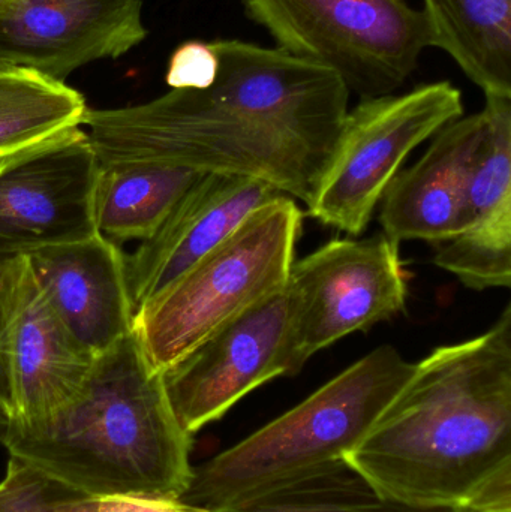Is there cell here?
<instances>
[{"instance_id":"5bb4252c","label":"cell","mask_w":511,"mask_h":512,"mask_svg":"<svg viewBox=\"0 0 511 512\" xmlns=\"http://www.w3.org/2000/svg\"><path fill=\"white\" fill-rule=\"evenodd\" d=\"M63 324L95 357L134 331L126 255L101 233L26 255Z\"/></svg>"},{"instance_id":"9a60e30c","label":"cell","mask_w":511,"mask_h":512,"mask_svg":"<svg viewBox=\"0 0 511 512\" xmlns=\"http://www.w3.org/2000/svg\"><path fill=\"white\" fill-rule=\"evenodd\" d=\"M485 126L482 111L459 117L434 135L416 164L396 174L378 204L389 239L435 246L468 230V180Z\"/></svg>"},{"instance_id":"ffe728a7","label":"cell","mask_w":511,"mask_h":512,"mask_svg":"<svg viewBox=\"0 0 511 512\" xmlns=\"http://www.w3.org/2000/svg\"><path fill=\"white\" fill-rule=\"evenodd\" d=\"M485 96V135L468 180V228L510 227L511 98Z\"/></svg>"},{"instance_id":"603a6c76","label":"cell","mask_w":511,"mask_h":512,"mask_svg":"<svg viewBox=\"0 0 511 512\" xmlns=\"http://www.w3.org/2000/svg\"><path fill=\"white\" fill-rule=\"evenodd\" d=\"M218 69L212 42H185L171 56L167 83L171 89H206L216 80Z\"/></svg>"},{"instance_id":"6da1fadb","label":"cell","mask_w":511,"mask_h":512,"mask_svg":"<svg viewBox=\"0 0 511 512\" xmlns=\"http://www.w3.org/2000/svg\"><path fill=\"white\" fill-rule=\"evenodd\" d=\"M212 47L219 69L206 89L87 108L83 128L99 161L249 177L308 206L348 113L344 81L278 48L240 39Z\"/></svg>"},{"instance_id":"8fae6325","label":"cell","mask_w":511,"mask_h":512,"mask_svg":"<svg viewBox=\"0 0 511 512\" xmlns=\"http://www.w3.org/2000/svg\"><path fill=\"white\" fill-rule=\"evenodd\" d=\"M2 357L11 420L36 423L68 406L89 381L96 357L63 324L26 255L8 261L2 301Z\"/></svg>"},{"instance_id":"4fadbf2b","label":"cell","mask_w":511,"mask_h":512,"mask_svg":"<svg viewBox=\"0 0 511 512\" xmlns=\"http://www.w3.org/2000/svg\"><path fill=\"white\" fill-rule=\"evenodd\" d=\"M282 195L249 177L201 174L156 233L126 256L135 312L230 237L255 210Z\"/></svg>"},{"instance_id":"2e32d148","label":"cell","mask_w":511,"mask_h":512,"mask_svg":"<svg viewBox=\"0 0 511 512\" xmlns=\"http://www.w3.org/2000/svg\"><path fill=\"white\" fill-rule=\"evenodd\" d=\"M429 47L446 51L485 95L511 98V0H423Z\"/></svg>"},{"instance_id":"d4e9b609","label":"cell","mask_w":511,"mask_h":512,"mask_svg":"<svg viewBox=\"0 0 511 512\" xmlns=\"http://www.w3.org/2000/svg\"><path fill=\"white\" fill-rule=\"evenodd\" d=\"M15 258V256H14ZM11 258L0 255V403L11 412V393H9L8 378H6L5 364L2 357V301L3 288H5L6 265Z\"/></svg>"},{"instance_id":"7a4b0ae2","label":"cell","mask_w":511,"mask_h":512,"mask_svg":"<svg viewBox=\"0 0 511 512\" xmlns=\"http://www.w3.org/2000/svg\"><path fill=\"white\" fill-rule=\"evenodd\" d=\"M344 462L413 507L511 512V306L482 336L438 346Z\"/></svg>"},{"instance_id":"44dd1931","label":"cell","mask_w":511,"mask_h":512,"mask_svg":"<svg viewBox=\"0 0 511 512\" xmlns=\"http://www.w3.org/2000/svg\"><path fill=\"white\" fill-rule=\"evenodd\" d=\"M434 264L474 291L510 288L511 228H468L435 245Z\"/></svg>"},{"instance_id":"7c38bea8","label":"cell","mask_w":511,"mask_h":512,"mask_svg":"<svg viewBox=\"0 0 511 512\" xmlns=\"http://www.w3.org/2000/svg\"><path fill=\"white\" fill-rule=\"evenodd\" d=\"M146 38L143 0H17L0 15V62L65 83Z\"/></svg>"},{"instance_id":"4316f807","label":"cell","mask_w":511,"mask_h":512,"mask_svg":"<svg viewBox=\"0 0 511 512\" xmlns=\"http://www.w3.org/2000/svg\"><path fill=\"white\" fill-rule=\"evenodd\" d=\"M15 3H17V0H0V15L6 14Z\"/></svg>"},{"instance_id":"ac0fdd59","label":"cell","mask_w":511,"mask_h":512,"mask_svg":"<svg viewBox=\"0 0 511 512\" xmlns=\"http://www.w3.org/2000/svg\"><path fill=\"white\" fill-rule=\"evenodd\" d=\"M87 108L68 84L0 62V158L83 126Z\"/></svg>"},{"instance_id":"52a82bcc","label":"cell","mask_w":511,"mask_h":512,"mask_svg":"<svg viewBox=\"0 0 511 512\" xmlns=\"http://www.w3.org/2000/svg\"><path fill=\"white\" fill-rule=\"evenodd\" d=\"M462 116L461 90L449 81L362 99L345 116L332 158L306 206L309 216L360 236L410 153Z\"/></svg>"},{"instance_id":"484cf974","label":"cell","mask_w":511,"mask_h":512,"mask_svg":"<svg viewBox=\"0 0 511 512\" xmlns=\"http://www.w3.org/2000/svg\"><path fill=\"white\" fill-rule=\"evenodd\" d=\"M9 424H11V412L8 411L5 405L0 403V444H2L6 433H8Z\"/></svg>"},{"instance_id":"cb8c5ba5","label":"cell","mask_w":511,"mask_h":512,"mask_svg":"<svg viewBox=\"0 0 511 512\" xmlns=\"http://www.w3.org/2000/svg\"><path fill=\"white\" fill-rule=\"evenodd\" d=\"M83 512H209L191 507L179 499L150 496H89Z\"/></svg>"},{"instance_id":"30bf717a","label":"cell","mask_w":511,"mask_h":512,"mask_svg":"<svg viewBox=\"0 0 511 512\" xmlns=\"http://www.w3.org/2000/svg\"><path fill=\"white\" fill-rule=\"evenodd\" d=\"M291 327L293 297L285 285L165 369V393L183 429L194 436L261 385L294 376Z\"/></svg>"},{"instance_id":"8992f818","label":"cell","mask_w":511,"mask_h":512,"mask_svg":"<svg viewBox=\"0 0 511 512\" xmlns=\"http://www.w3.org/2000/svg\"><path fill=\"white\" fill-rule=\"evenodd\" d=\"M276 48L335 72L362 99L393 95L429 47L425 15L407 0H242Z\"/></svg>"},{"instance_id":"3957f363","label":"cell","mask_w":511,"mask_h":512,"mask_svg":"<svg viewBox=\"0 0 511 512\" xmlns=\"http://www.w3.org/2000/svg\"><path fill=\"white\" fill-rule=\"evenodd\" d=\"M192 438L132 331L96 357L77 399L36 423L11 420L2 445L89 496L180 499L194 472Z\"/></svg>"},{"instance_id":"d6986e66","label":"cell","mask_w":511,"mask_h":512,"mask_svg":"<svg viewBox=\"0 0 511 512\" xmlns=\"http://www.w3.org/2000/svg\"><path fill=\"white\" fill-rule=\"evenodd\" d=\"M212 512H468L413 507L378 493L345 462L237 507Z\"/></svg>"},{"instance_id":"7402d4cb","label":"cell","mask_w":511,"mask_h":512,"mask_svg":"<svg viewBox=\"0 0 511 512\" xmlns=\"http://www.w3.org/2000/svg\"><path fill=\"white\" fill-rule=\"evenodd\" d=\"M87 498L86 493L14 456H9L0 481V512H83Z\"/></svg>"},{"instance_id":"9c48e42d","label":"cell","mask_w":511,"mask_h":512,"mask_svg":"<svg viewBox=\"0 0 511 512\" xmlns=\"http://www.w3.org/2000/svg\"><path fill=\"white\" fill-rule=\"evenodd\" d=\"M101 161L83 126L0 158V255L14 258L98 234Z\"/></svg>"},{"instance_id":"277c9868","label":"cell","mask_w":511,"mask_h":512,"mask_svg":"<svg viewBox=\"0 0 511 512\" xmlns=\"http://www.w3.org/2000/svg\"><path fill=\"white\" fill-rule=\"evenodd\" d=\"M414 370L416 363L393 346L375 348L281 417L194 468L179 501L225 510L344 462Z\"/></svg>"},{"instance_id":"5b68a950","label":"cell","mask_w":511,"mask_h":512,"mask_svg":"<svg viewBox=\"0 0 511 512\" xmlns=\"http://www.w3.org/2000/svg\"><path fill=\"white\" fill-rule=\"evenodd\" d=\"M302 221L293 198L269 201L141 306L134 333L150 366L164 372L219 328L284 289Z\"/></svg>"},{"instance_id":"e0dca14e","label":"cell","mask_w":511,"mask_h":512,"mask_svg":"<svg viewBox=\"0 0 511 512\" xmlns=\"http://www.w3.org/2000/svg\"><path fill=\"white\" fill-rule=\"evenodd\" d=\"M201 174L138 162L101 164L95 192L98 233L116 243L150 239Z\"/></svg>"},{"instance_id":"ba28073f","label":"cell","mask_w":511,"mask_h":512,"mask_svg":"<svg viewBox=\"0 0 511 512\" xmlns=\"http://www.w3.org/2000/svg\"><path fill=\"white\" fill-rule=\"evenodd\" d=\"M407 270L399 245L386 234L363 240H332L294 261L287 286L293 297L291 366L407 306Z\"/></svg>"}]
</instances>
